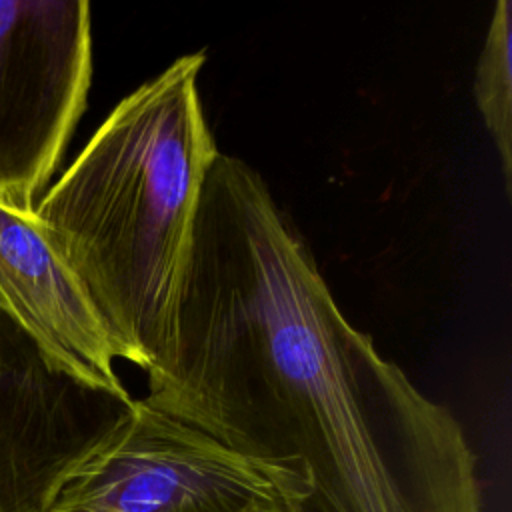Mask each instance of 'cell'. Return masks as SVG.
<instances>
[{"mask_svg": "<svg viewBox=\"0 0 512 512\" xmlns=\"http://www.w3.org/2000/svg\"><path fill=\"white\" fill-rule=\"evenodd\" d=\"M0 304L82 376L122 386L116 348L80 280L32 214L0 202Z\"/></svg>", "mask_w": 512, "mask_h": 512, "instance_id": "8992f818", "label": "cell"}, {"mask_svg": "<svg viewBox=\"0 0 512 512\" xmlns=\"http://www.w3.org/2000/svg\"><path fill=\"white\" fill-rule=\"evenodd\" d=\"M142 398L308 490L298 512H482L456 418L338 308L260 174H206Z\"/></svg>", "mask_w": 512, "mask_h": 512, "instance_id": "6da1fadb", "label": "cell"}, {"mask_svg": "<svg viewBox=\"0 0 512 512\" xmlns=\"http://www.w3.org/2000/svg\"><path fill=\"white\" fill-rule=\"evenodd\" d=\"M512 4L494 8L474 78V98L500 156L506 190L512 188Z\"/></svg>", "mask_w": 512, "mask_h": 512, "instance_id": "52a82bcc", "label": "cell"}, {"mask_svg": "<svg viewBox=\"0 0 512 512\" xmlns=\"http://www.w3.org/2000/svg\"><path fill=\"white\" fill-rule=\"evenodd\" d=\"M86 0H0V202L32 214L86 108Z\"/></svg>", "mask_w": 512, "mask_h": 512, "instance_id": "5b68a950", "label": "cell"}, {"mask_svg": "<svg viewBox=\"0 0 512 512\" xmlns=\"http://www.w3.org/2000/svg\"><path fill=\"white\" fill-rule=\"evenodd\" d=\"M204 52L174 60L96 128L32 216L72 268L118 358L162 356L202 186L220 152L198 98Z\"/></svg>", "mask_w": 512, "mask_h": 512, "instance_id": "7a4b0ae2", "label": "cell"}, {"mask_svg": "<svg viewBox=\"0 0 512 512\" xmlns=\"http://www.w3.org/2000/svg\"><path fill=\"white\" fill-rule=\"evenodd\" d=\"M308 490L136 400L50 512H298Z\"/></svg>", "mask_w": 512, "mask_h": 512, "instance_id": "3957f363", "label": "cell"}, {"mask_svg": "<svg viewBox=\"0 0 512 512\" xmlns=\"http://www.w3.org/2000/svg\"><path fill=\"white\" fill-rule=\"evenodd\" d=\"M134 406L124 386L82 376L0 304V512H50Z\"/></svg>", "mask_w": 512, "mask_h": 512, "instance_id": "277c9868", "label": "cell"}]
</instances>
